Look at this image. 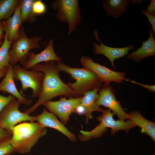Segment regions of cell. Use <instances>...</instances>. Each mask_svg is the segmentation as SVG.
I'll return each mask as SVG.
<instances>
[{
  "label": "cell",
  "instance_id": "26",
  "mask_svg": "<svg viewBox=\"0 0 155 155\" xmlns=\"http://www.w3.org/2000/svg\"><path fill=\"white\" fill-rule=\"evenodd\" d=\"M16 99L15 97L11 95L6 96L0 94V113L10 101Z\"/></svg>",
  "mask_w": 155,
  "mask_h": 155
},
{
  "label": "cell",
  "instance_id": "28",
  "mask_svg": "<svg viewBox=\"0 0 155 155\" xmlns=\"http://www.w3.org/2000/svg\"><path fill=\"white\" fill-rule=\"evenodd\" d=\"M12 133L0 127V139L3 141L10 139Z\"/></svg>",
  "mask_w": 155,
  "mask_h": 155
},
{
  "label": "cell",
  "instance_id": "30",
  "mask_svg": "<svg viewBox=\"0 0 155 155\" xmlns=\"http://www.w3.org/2000/svg\"><path fill=\"white\" fill-rule=\"evenodd\" d=\"M129 81L131 83L133 84H136L142 86L150 90L151 92H154L155 91V86L154 85H148L142 84L141 83L137 82L133 80H128V81Z\"/></svg>",
  "mask_w": 155,
  "mask_h": 155
},
{
  "label": "cell",
  "instance_id": "27",
  "mask_svg": "<svg viewBox=\"0 0 155 155\" xmlns=\"http://www.w3.org/2000/svg\"><path fill=\"white\" fill-rule=\"evenodd\" d=\"M141 13L146 16L152 26V30L154 33V37L155 36V16L148 13L145 10L141 9Z\"/></svg>",
  "mask_w": 155,
  "mask_h": 155
},
{
  "label": "cell",
  "instance_id": "35",
  "mask_svg": "<svg viewBox=\"0 0 155 155\" xmlns=\"http://www.w3.org/2000/svg\"><path fill=\"white\" fill-rule=\"evenodd\" d=\"M153 155H154V154H153Z\"/></svg>",
  "mask_w": 155,
  "mask_h": 155
},
{
  "label": "cell",
  "instance_id": "7",
  "mask_svg": "<svg viewBox=\"0 0 155 155\" xmlns=\"http://www.w3.org/2000/svg\"><path fill=\"white\" fill-rule=\"evenodd\" d=\"M12 71L15 80L20 81L21 83L22 87L20 92L23 96H26L23 91L30 88L32 89L31 97H38L42 89L44 77L42 72L31 69L26 70L18 64L13 67Z\"/></svg>",
  "mask_w": 155,
  "mask_h": 155
},
{
  "label": "cell",
  "instance_id": "33",
  "mask_svg": "<svg viewBox=\"0 0 155 155\" xmlns=\"http://www.w3.org/2000/svg\"><path fill=\"white\" fill-rule=\"evenodd\" d=\"M3 43V41L2 40H1V41H0V46H1V44H2Z\"/></svg>",
  "mask_w": 155,
  "mask_h": 155
},
{
  "label": "cell",
  "instance_id": "19",
  "mask_svg": "<svg viewBox=\"0 0 155 155\" xmlns=\"http://www.w3.org/2000/svg\"><path fill=\"white\" fill-rule=\"evenodd\" d=\"M129 114V119L135 126L140 127L142 133L149 136L152 140L155 141V124L145 118L138 111H131Z\"/></svg>",
  "mask_w": 155,
  "mask_h": 155
},
{
  "label": "cell",
  "instance_id": "11",
  "mask_svg": "<svg viewBox=\"0 0 155 155\" xmlns=\"http://www.w3.org/2000/svg\"><path fill=\"white\" fill-rule=\"evenodd\" d=\"M82 98V96L67 99L65 97H61L58 101H48L42 105L57 116L61 122L65 125L68 123L70 115L81 103Z\"/></svg>",
  "mask_w": 155,
  "mask_h": 155
},
{
  "label": "cell",
  "instance_id": "6",
  "mask_svg": "<svg viewBox=\"0 0 155 155\" xmlns=\"http://www.w3.org/2000/svg\"><path fill=\"white\" fill-rule=\"evenodd\" d=\"M78 3V0H54L51 3V8L57 11V19L68 24V34L75 30L81 20Z\"/></svg>",
  "mask_w": 155,
  "mask_h": 155
},
{
  "label": "cell",
  "instance_id": "18",
  "mask_svg": "<svg viewBox=\"0 0 155 155\" xmlns=\"http://www.w3.org/2000/svg\"><path fill=\"white\" fill-rule=\"evenodd\" d=\"M5 36L8 40L12 42L16 39L19 35L22 22L20 16V8L18 5L16 7L13 16L5 20Z\"/></svg>",
  "mask_w": 155,
  "mask_h": 155
},
{
  "label": "cell",
  "instance_id": "22",
  "mask_svg": "<svg viewBox=\"0 0 155 155\" xmlns=\"http://www.w3.org/2000/svg\"><path fill=\"white\" fill-rule=\"evenodd\" d=\"M19 0H0V21L5 20L13 15Z\"/></svg>",
  "mask_w": 155,
  "mask_h": 155
},
{
  "label": "cell",
  "instance_id": "13",
  "mask_svg": "<svg viewBox=\"0 0 155 155\" xmlns=\"http://www.w3.org/2000/svg\"><path fill=\"white\" fill-rule=\"evenodd\" d=\"M94 36L100 43V45L93 42L92 46L94 52L96 54H101L106 57L111 63L113 68L116 69L114 61L115 59L123 57L128 53L129 50H133L134 47L133 45L123 48H113L107 46L103 44L98 37V33L96 30L93 32Z\"/></svg>",
  "mask_w": 155,
  "mask_h": 155
},
{
  "label": "cell",
  "instance_id": "23",
  "mask_svg": "<svg viewBox=\"0 0 155 155\" xmlns=\"http://www.w3.org/2000/svg\"><path fill=\"white\" fill-rule=\"evenodd\" d=\"M12 44L5 36L4 41L0 47V70L7 68L9 65V51Z\"/></svg>",
  "mask_w": 155,
  "mask_h": 155
},
{
  "label": "cell",
  "instance_id": "31",
  "mask_svg": "<svg viewBox=\"0 0 155 155\" xmlns=\"http://www.w3.org/2000/svg\"><path fill=\"white\" fill-rule=\"evenodd\" d=\"M5 30V20L0 21V41L4 38L5 35L4 34Z\"/></svg>",
  "mask_w": 155,
  "mask_h": 155
},
{
  "label": "cell",
  "instance_id": "25",
  "mask_svg": "<svg viewBox=\"0 0 155 155\" xmlns=\"http://www.w3.org/2000/svg\"><path fill=\"white\" fill-rule=\"evenodd\" d=\"M10 140L0 143V155H12L14 152Z\"/></svg>",
  "mask_w": 155,
  "mask_h": 155
},
{
  "label": "cell",
  "instance_id": "15",
  "mask_svg": "<svg viewBox=\"0 0 155 155\" xmlns=\"http://www.w3.org/2000/svg\"><path fill=\"white\" fill-rule=\"evenodd\" d=\"M13 67L10 64L7 67L6 74L0 83V91L10 94L16 98L21 104L30 105L32 103V100L25 98L19 92L16 87L13 74Z\"/></svg>",
  "mask_w": 155,
  "mask_h": 155
},
{
  "label": "cell",
  "instance_id": "32",
  "mask_svg": "<svg viewBox=\"0 0 155 155\" xmlns=\"http://www.w3.org/2000/svg\"><path fill=\"white\" fill-rule=\"evenodd\" d=\"M7 68L0 70V79L2 77L5 76L7 71Z\"/></svg>",
  "mask_w": 155,
  "mask_h": 155
},
{
  "label": "cell",
  "instance_id": "1",
  "mask_svg": "<svg viewBox=\"0 0 155 155\" xmlns=\"http://www.w3.org/2000/svg\"><path fill=\"white\" fill-rule=\"evenodd\" d=\"M31 69L43 73L42 89L37 101L31 107L24 109L23 112L30 115L39 106L46 102L51 101L57 96H63L69 98H73L72 91L68 85L64 83L60 77V71L57 67L56 61H48L42 64L39 63L34 65Z\"/></svg>",
  "mask_w": 155,
  "mask_h": 155
},
{
  "label": "cell",
  "instance_id": "2",
  "mask_svg": "<svg viewBox=\"0 0 155 155\" xmlns=\"http://www.w3.org/2000/svg\"><path fill=\"white\" fill-rule=\"evenodd\" d=\"M12 132L10 142L14 152L25 154L31 151L47 131L37 122H25L14 126Z\"/></svg>",
  "mask_w": 155,
  "mask_h": 155
},
{
  "label": "cell",
  "instance_id": "21",
  "mask_svg": "<svg viewBox=\"0 0 155 155\" xmlns=\"http://www.w3.org/2000/svg\"><path fill=\"white\" fill-rule=\"evenodd\" d=\"M35 0H19L18 5L20 8V16L22 23L31 24L36 20L37 16L34 13L32 6Z\"/></svg>",
  "mask_w": 155,
  "mask_h": 155
},
{
  "label": "cell",
  "instance_id": "3",
  "mask_svg": "<svg viewBox=\"0 0 155 155\" xmlns=\"http://www.w3.org/2000/svg\"><path fill=\"white\" fill-rule=\"evenodd\" d=\"M57 66L59 71L69 74L76 80L67 84L73 92V98L82 97L87 92L100 88L102 83L93 72L85 68L72 67L61 61L57 62Z\"/></svg>",
  "mask_w": 155,
  "mask_h": 155
},
{
  "label": "cell",
  "instance_id": "20",
  "mask_svg": "<svg viewBox=\"0 0 155 155\" xmlns=\"http://www.w3.org/2000/svg\"><path fill=\"white\" fill-rule=\"evenodd\" d=\"M130 1L129 0H103V7L108 15L117 18L126 11Z\"/></svg>",
  "mask_w": 155,
  "mask_h": 155
},
{
  "label": "cell",
  "instance_id": "17",
  "mask_svg": "<svg viewBox=\"0 0 155 155\" xmlns=\"http://www.w3.org/2000/svg\"><path fill=\"white\" fill-rule=\"evenodd\" d=\"M99 88H96L85 92L82 96L80 105L84 108L85 116V123L87 124L89 119H92V113L94 111L102 113L104 110L97 105L95 102L98 97V93Z\"/></svg>",
  "mask_w": 155,
  "mask_h": 155
},
{
  "label": "cell",
  "instance_id": "16",
  "mask_svg": "<svg viewBox=\"0 0 155 155\" xmlns=\"http://www.w3.org/2000/svg\"><path fill=\"white\" fill-rule=\"evenodd\" d=\"M149 37L145 41L142 42V46L136 51L131 53L127 54V57L129 59H131L133 61L139 62L146 57L155 55V40L153 31L149 28Z\"/></svg>",
  "mask_w": 155,
  "mask_h": 155
},
{
  "label": "cell",
  "instance_id": "10",
  "mask_svg": "<svg viewBox=\"0 0 155 155\" xmlns=\"http://www.w3.org/2000/svg\"><path fill=\"white\" fill-rule=\"evenodd\" d=\"M99 91L98 97L95 102L97 105L108 108L117 115L120 120L125 121L129 119V114L125 111L119 102L117 100L115 90L109 84L104 83Z\"/></svg>",
  "mask_w": 155,
  "mask_h": 155
},
{
  "label": "cell",
  "instance_id": "12",
  "mask_svg": "<svg viewBox=\"0 0 155 155\" xmlns=\"http://www.w3.org/2000/svg\"><path fill=\"white\" fill-rule=\"evenodd\" d=\"M35 117L36 121L42 127H49L58 130L66 136L72 142L77 141L75 135L69 130L65 125L59 121L54 113L49 112L45 108H43L41 113Z\"/></svg>",
  "mask_w": 155,
  "mask_h": 155
},
{
  "label": "cell",
  "instance_id": "8",
  "mask_svg": "<svg viewBox=\"0 0 155 155\" xmlns=\"http://www.w3.org/2000/svg\"><path fill=\"white\" fill-rule=\"evenodd\" d=\"M20 103L16 99L10 101L0 113V127L12 133L13 128L22 121H36L35 116L21 112L19 110Z\"/></svg>",
  "mask_w": 155,
  "mask_h": 155
},
{
  "label": "cell",
  "instance_id": "4",
  "mask_svg": "<svg viewBox=\"0 0 155 155\" xmlns=\"http://www.w3.org/2000/svg\"><path fill=\"white\" fill-rule=\"evenodd\" d=\"M115 114L109 109L104 110L102 115L96 118L100 122L98 126L90 131H80L81 134L78 136L80 140L86 142L93 138L100 137L108 128H111V133L113 135L121 130H125L128 133L130 129L135 126L129 119L126 121L115 120L113 118Z\"/></svg>",
  "mask_w": 155,
  "mask_h": 155
},
{
  "label": "cell",
  "instance_id": "14",
  "mask_svg": "<svg viewBox=\"0 0 155 155\" xmlns=\"http://www.w3.org/2000/svg\"><path fill=\"white\" fill-rule=\"evenodd\" d=\"M53 44V40L51 39L46 47L40 53L34 54L33 52L30 51L29 57L22 67L26 69L29 70L35 65L42 62L50 61H54L57 62H61L62 59L58 57L54 51Z\"/></svg>",
  "mask_w": 155,
  "mask_h": 155
},
{
  "label": "cell",
  "instance_id": "34",
  "mask_svg": "<svg viewBox=\"0 0 155 155\" xmlns=\"http://www.w3.org/2000/svg\"><path fill=\"white\" fill-rule=\"evenodd\" d=\"M3 141L1 140V139H0V143L2 142Z\"/></svg>",
  "mask_w": 155,
  "mask_h": 155
},
{
  "label": "cell",
  "instance_id": "29",
  "mask_svg": "<svg viewBox=\"0 0 155 155\" xmlns=\"http://www.w3.org/2000/svg\"><path fill=\"white\" fill-rule=\"evenodd\" d=\"M146 12L150 14L155 15V0H151L150 3L145 11Z\"/></svg>",
  "mask_w": 155,
  "mask_h": 155
},
{
  "label": "cell",
  "instance_id": "9",
  "mask_svg": "<svg viewBox=\"0 0 155 155\" xmlns=\"http://www.w3.org/2000/svg\"><path fill=\"white\" fill-rule=\"evenodd\" d=\"M80 62L84 67L93 72L104 83L108 84L113 82L119 83L124 80H127L124 72L112 70L104 65L95 62L90 57L82 56Z\"/></svg>",
  "mask_w": 155,
  "mask_h": 155
},
{
  "label": "cell",
  "instance_id": "24",
  "mask_svg": "<svg viewBox=\"0 0 155 155\" xmlns=\"http://www.w3.org/2000/svg\"><path fill=\"white\" fill-rule=\"evenodd\" d=\"M32 8L34 13L36 16L42 15L47 11L46 5L41 0H35Z\"/></svg>",
  "mask_w": 155,
  "mask_h": 155
},
{
  "label": "cell",
  "instance_id": "5",
  "mask_svg": "<svg viewBox=\"0 0 155 155\" xmlns=\"http://www.w3.org/2000/svg\"><path fill=\"white\" fill-rule=\"evenodd\" d=\"M42 38L38 36L28 38L22 25L19 36L12 42L9 50L10 64L13 66L19 62L23 65L29 57L30 50L40 48L38 42Z\"/></svg>",
  "mask_w": 155,
  "mask_h": 155
}]
</instances>
